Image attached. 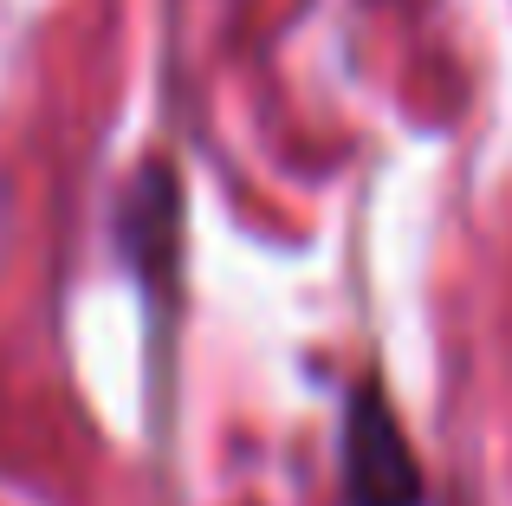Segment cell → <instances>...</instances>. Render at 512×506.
<instances>
[{
    "label": "cell",
    "mask_w": 512,
    "mask_h": 506,
    "mask_svg": "<svg viewBox=\"0 0 512 506\" xmlns=\"http://www.w3.org/2000/svg\"><path fill=\"white\" fill-rule=\"evenodd\" d=\"M338 468H344V506H422V468H415L409 435H402L396 409L376 383H357L344 396Z\"/></svg>",
    "instance_id": "1"
},
{
    "label": "cell",
    "mask_w": 512,
    "mask_h": 506,
    "mask_svg": "<svg viewBox=\"0 0 512 506\" xmlns=\"http://www.w3.org/2000/svg\"><path fill=\"white\" fill-rule=\"evenodd\" d=\"M175 221H182V202H175V176L163 163H143L124 189V208H117V241H124L137 279H163L175 266Z\"/></svg>",
    "instance_id": "2"
}]
</instances>
